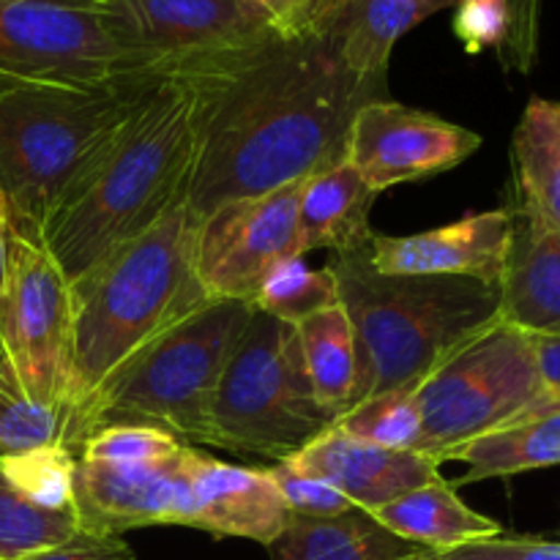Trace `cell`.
I'll list each match as a JSON object with an SVG mask.
<instances>
[{
    "mask_svg": "<svg viewBox=\"0 0 560 560\" xmlns=\"http://www.w3.org/2000/svg\"><path fill=\"white\" fill-rule=\"evenodd\" d=\"M304 180L241 197L197 222V277L208 299L255 304L266 273L299 252V197ZM304 257V255H301Z\"/></svg>",
    "mask_w": 560,
    "mask_h": 560,
    "instance_id": "12",
    "label": "cell"
},
{
    "mask_svg": "<svg viewBox=\"0 0 560 560\" xmlns=\"http://www.w3.org/2000/svg\"><path fill=\"white\" fill-rule=\"evenodd\" d=\"M377 191L345 162L310 175L299 197V252L331 249L334 255L366 249L375 235L370 224Z\"/></svg>",
    "mask_w": 560,
    "mask_h": 560,
    "instance_id": "19",
    "label": "cell"
},
{
    "mask_svg": "<svg viewBox=\"0 0 560 560\" xmlns=\"http://www.w3.org/2000/svg\"><path fill=\"white\" fill-rule=\"evenodd\" d=\"M328 268L355 339L359 375L350 408L419 386L454 350L501 320L498 288L476 279L381 273L366 249L334 255Z\"/></svg>",
    "mask_w": 560,
    "mask_h": 560,
    "instance_id": "4",
    "label": "cell"
},
{
    "mask_svg": "<svg viewBox=\"0 0 560 560\" xmlns=\"http://www.w3.org/2000/svg\"><path fill=\"white\" fill-rule=\"evenodd\" d=\"M277 27L288 36L301 33H320L323 25L342 5V0H260Z\"/></svg>",
    "mask_w": 560,
    "mask_h": 560,
    "instance_id": "38",
    "label": "cell"
},
{
    "mask_svg": "<svg viewBox=\"0 0 560 560\" xmlns=\"http://www.w3.org/2000/svg\"><path fill=\"white\" fill-rule=\"evenodd\" d=\"M170 71L195 93L197 151L186 206L197 222L224 202L268 195L345 162L359 109L388 98L386 80L350 71L328 33H273Z\"/></svg>",
    "mask_w": 560,
    "mask_h": 560,
    "instance_id": "1",
    "label": "cell"
},
{
    "mask_svg": "<svg viewBox=\"0 0 560 560\" xmlns=\"http://www.w3.org/2000/svg\"><path fill=\"white\" fill-rule=\"evenodd\" d=\"M77 454L66 446H44L0 457V479L44 509H74Z\"/></svg>",
    "mask_w": 560,
    "mask_h": 560,
    "instance_id": "30",
    "label": "cell"
},
{
    "mask_svg": "<svg viewBox=\"0 0 560 560\" xmlns=\"http://www.w3.org/2000/svg\"><path fill=\"white\" fill-rule=\"evenodd\" d=\"M512 11V33L503 47L501 60L506 69L528 74L539 55V31H541V9L545 0H506Z\"/></svg>",
    "mask_w": 560,
    "mask_h": 560,
    "instance_id": "35",
    "label": "cell"
},
{
    "mask_svg": "<svg viewBox=\"0 0 560 560\" xmlns=\"http://www.w3.org/2000/svg\"><path fill=\"white\" fill-rule=\"evenodd\" d=\"M481 148V135L394 98L364 104L350 126L348 159L377 195L457 167Z\"/></svg>",
    "mask_w": 560,
    "mask_h": 560,
    "instance_id": "13",
    "label": "cell"
},
{
    "mask_svg": "<svg viewBox=\"0 0 560 560\" xmlns=\"http://www.w3.org/2000/svg\"><path fill=\"white\" fill-rule=\"evenodd\" d=\"M195 446L164 463L77 459L74 506L80 528L124 536L148 525H184Z\"/></svg>",
    "mask_w": 560,
    "mask_h": 560,
    "instance_id": "14",
    "label": "cell"
},
{
    "mask_svg": "<svg viewBox=\"0 0 560 560\" xmlns=\"http://www.w3.org/2000/svg\"><path fill=\"white\" fill-rule=\"evenodd\" d=\"M536 355V370H539L541 392L525 410H520L506 427L523 424V421L547 419L560 413V334H541L530 337Z\"/></svg>",
    "mask_w": 560,
    "mask_h": 560,
    "instance_id": "36",
    "label": "cell"
},
{
    "mask_svg": "<svg viewBox=\"0 0 560 560\" xmlns=\"http://www.w3.org/2000/svg\"><path fill=\"white\" fill-rule=\"evenodd\" d=\"M9 375H11V370H9V366H5L3 355H0V381H3V377H9Z\"/></svg>",
    "mask_w": 560,
    "mask_h": 560,
    "instance_id": "40",
    "label": "cell"
},
{
    "mask_svg": "<svg viewBox=\"0 0 560 560\" xmlns=\"http://www.w3.org/2000/svg\"><path fill=\"white\" fill-rule=\"evenodd\" d=\"M195 151V93L164 71L102 164L38 235L69 284L186 200Z\"/></svg>",
    "mask_w": 560,
    "mask_h": 560,
    "instance_id": "2",
    "label": "cell"
},
{
    "mask_svg": "<svg viewBox=\"0 0 560 560\" xmlns=\"http://www.w3.org/2000/svg\"><path fill=\"white\" fill-rule=\"evenodd\" d=\"M372 517L392 534L430 547L435 552L454 550L470 541L501 536L503 528L498 520L479 514L457 495V487L446 479L430 481L419 490L405 492L397 501L386 503Z\"/></svg>",
    "mask_w": 560,
    "mask_h": 560,
    "instance_id": "23",
    "label": "cell"
},
{
    "mask_svg": "<svg viewBox=\"0 0 560 560\" xmlns=\"http://www.w3.org/2000/svg\"><path fill=\"white\" fill-rule=\"evenodd\" d=\"M277 560H435L430 547L413 545L383 528L364 509L339 517H293L277 545Z\"/></svg>",
    "mask_w": 560,
    "mask_h": 560,
    "instance_id": "21",
    "label": "cell"
},
{
    "mask_svg": "<svg viewBox=\"0 0 560 560\" xmlns=\"http://www.w3.org/2000/svg\"><path fill=\"white\" fill-rule=\"evenodd\" d=\"M334 304H339V288L331 268L326 266L315 271L306 266L304 257L293 255L279 260L266 273L252 310L299 326L301 320Z\"/></svg>",
    "mask_w": 560,
    "mask_h": 560,
    "instance_id": "27",
    "label": "cell"
},
{
    "mask_svg": "<svg viewBox=\"0 0 560 560\" xmlns=\"http://www.w3.org/2000/svg\"><path fill=\"white\" fill-rule=\"evenodd\" d=\"M115 38L104 0H0V91L156 74Z\"/></svg>",
    "mask_w": 560,
    "mask_h": 560,
    "instance_id": "9",
    "label": "cell"
},
{
    "mask_svg": "<svg viewBox=\"0 0 560 560\" xmlns=\"http://www.w3.org/2000/svg\"><path fill=\"white\" fill-rule=\"evenodd\" d=\"M514 208L560 233V102L534 96L512 135Z\"/></svg>",
    "mask_w": 560,
    "mask_h": 560,
    "instance_id": "22",
    "label": "cell"
},
{
    "mask_svg": "<svg viewBox=\"0 0 560 560\" xmlns=\"http://www.w3.org/2000/svg\"><path fill=\"white\" fill-rule=\"evenodd\" d=\"M178 438L148 424H109L91 432L80 446L77 459H102V463H164L184 448Z\"/></svg>",
    "mask_w": 560,
    "mask_h": 560,
    "instance_id": "31",
    "label": "cell"
},
{
    "mask_svg": "<svg viewBox=\"0 0 560 560\" xmlns=\"http://www.w3.org/2000/svg\"><path fill=\"white\" fill-rule=\"evenodd\" d=\"M454 33L465 52L479 55L485 49L503 52L512 33V11L506 0H459L454 16Z\"/></svg>",
    "mask_w": 560,
    "mask_h": 560,
    "instance_id": "33",
    "label": "cell"
},
{
    "mask_svg": "<svg viewBox=\"0 0 560 560\" xmlns=\"http://www.w3.org/2000/svg\"><path fill=\"white\" fill-rule=\"evenodd\" d=\"M539 392L528 334L501 320L492 323L416 386L421 413L416 452L443 465L463 443L506 427Z\"/></svg>",
    "mask_w": 560,
    "mask_h": 560,
    "instance_id": "8",
    "label": "cell"
},
{
    "mask_svg": "<svg viewBox=\"0 0 560 560\" xmlns=\"http://www.w3.org/2000/svg\"><path fill=\"white\" fill-rule=\"evenodd\" d=\"M211 301L186 200L71 284L69 402L77 413L145 345ZM82 443V441H80Z\"/></svg>",
    "mask_w": 560,
    "mask_h": 560,
    "instance_id": "3",
    "label": "cell"
},
{
    "mask_svg": "<svg viewBox=\"0 0 560 560\" xmlns=\"http://www.w3.org/2000/svg\"><path fill=\"white\" fill-rule=\"evenodd\" d=\"M252 312L244 301L211 299L145 345L80 410V441L109 424H148L208 446L213 394Z\"/></svg>",
    "mask_w": 560,
    "mask_h": 560,
    "instance_id": "6",
    "label": "cell"
},
{
    "mask_svg": "<svg viewBox=\"0 0 560 560\" xmlns=\"http://www.w3.org/2000/svg\"><path fill=\"white\" fill-rule=\"evenodd\" d=\"M104 5L115 38L159 71L282 33L260 0H104Z\"/></svg>",
    "mask_w": 560,
    "mask_h": 560,
    "instance_id": "11",
    "label": "cell"
},
{
    "mask_svg": "<svg viewBox=\"0 0 560 560\" xmlns=\"http://www.w3.org/2000/svg\"><path fill=\"white\" fill-rule=\"evenodd\" d=\"M512 206L468 213L446 228L413 235H372L375 271L397 277H463L498 288L512 246Z\"/></svg>",
    "mask_w": 560,
    "mask_h": 560,
    "instance_id": "15",
    "label": "cell"
},
{
    "mask_svg": "<svg viewBox=\"0 0 560 560\" xmlns=\"http://www.w3.org/2000/svg\"><path fill=\"white\" fill-rule=\"evenodd\" d=\"M44 446H66L80 454L77 413L69 405L27 397L14 375L0 381V457Z\"/></svg>",
    "mask_w": 560,
    "mask_h": 560,
    "instance_id": "26",
    "label": "cell"
},
{
    "mask_svg": "<svg viewBox=\"0 0 560 560\" xmlns=\"http://www.w3.org/2000/svg\"><path fill=\"white\" fill-rule=\"evenodd\" d=\"M162 74L0 91V195L20 233L31 238L44 233L102 164Z\"/></svg>",
    "mask_w": 560,
    "mask_h": 560,
    "instance_id": "5",
    "label": "cell"
},
{
    "mask_svg": "<svg viewBox=\"0 0 560 560\" xmlns=\"http://www.w3.org/2000/svg\"><path fill=\"white\" fill-rule=\"evenodd\" d=\"M16 224L11 217V208L5 202V197L0 195V304H3L5 284H9V271H11V246H14Z\"/></svg>",
    "mask_w": 560,
    "mask_h": 560,
    "instance_id": "39",
    "label": "cell"
},
{
    "mask_svg": "<svg viewBox=\"0 0 560 560\" xmlns=\"http://www.w3.org/2000/svg\"><path fill=\"white\" fill-rule=\"evenodd\" d=\"M459 0H342L320 33H328L339 58L366 80H386L394 47L408 31Z\"/></svg>",
    "mask_w": 560,
    "mask_h": 560,
    "instance_id": "20",
    "label": "cell"
},
{
    "mask_svg": "<svg viewBox=\"0 0 560 560\" xmlns=\"http://www.w3.org/2000/svg\"><path fill=\"white\" fill-rule=\"evenodd\" d=\"M334 430L353 441L372 443L394 452H416L421 438V413L416 386L397 388L381 397L364 399L334 421Z\"/></svg>",
    "mask_w": 560,
    "mask_h": 560,
    "instance_id": "29",
    "label": "cell"
},
{
    "mask_svg": "<svg viewBox=\"0 0 560 560\" xmlns=\"http://www.w3.org/2000/svg\"><path fill=\"white\" fill-rule=\"evenodd\" d=\"M284 463L323 479L342 492L355 509L370 514L402 498L405 492L443 479L441 465L424 454L394 452L353 441L334 427Z\"/></svg>",
    "mask_w": 560,
    "mask_h": 560,
    "instance_id": "17",
    "label": "cell"
},
{
    "mask_svg": "<svg viewBox=\"0 0 560 560\" xmlns=\"http://www.w3.org/2000/svg\"><path fill=\"white\" fill-rule=\"evenodd\" d=\"M0 355L27 397L71 408V284L47 246L20 230L0 304Z\"/></svg>",
    "mask_w": 560,
    "mask_h": 560,
    "instance_id": "10",
    "label": "cell"
},
{
    "mask_svg": "<svg viewBox=\"0 0 560 560\" xmlns=\"http://www.w3.org/2000/svg\"><path fill=\"white\" fill-rule=\"evenodd\" d=\"M448 459L468 468L454 487L552 468V465H560V413L487 432L454 448L446 463Z\"/></svg>",
    "mask_w": 560,
    "mask_h": 560,
    "instance_id": "24",
    "label": "cell"
},
{
    "mask_svg": "<svg viewBox=\"0 0 560 560\" xmlns=\"http://www.w3.org/2000/svg\"><path fill=\"white\" fill-rule=\"evenodd\" d=\"M435 560H560V541L501 534L438 552Z\"/></svg>",
    "mask_w": 560,
    "mask_h": 560,
    "instance_id": "34",
    "label": "cell"
},
{
    "mask_svg": "<svg viewBox=\"0 0 560 560\" xmlns=\"http://www.w3.org/2000/svg\"><path fill=\"white\" fill-rule=\"evenodd\" d=\"M306 375L299 331L266 312H252L211 405L208 446L284 463L331 430Z\"/></svg>",
    "mask_w": 560,
    "mask_h": 560,
    "instance_id": "7",
    "label": "cell"
},
{
    "mask_svg": "<svg viewBox=\"0 0 560 560\" xmlns=\"http://www.w3.org/2000/svg\"><path fill=\"white\" fill-rule=\"evenodd\" d=\"M304 353L306 375L317 402L334 416V421L350 408L355 392V339L353 326L342 304L315 312L295 326Z\"/></svg>",
    "mask_w": 560,
    "mask_h": 560,
    "instance_id": "25",
    "label": "cell"
},
{
    "mask_svg": "<svg viewBox=\"0 0 560 560\" xmlns=\"http://www.w3.org/2000/svg\"><path fill=\"white\" fill-rule=\"evenodd\" d=\"M22 560H137L135 550L126 545L124 536L96 534V530L80 528L63 545L49 547V550L36 552Z\"/></svg>",
    "mask_w": 560,
    "mask_h": 560,
    "instance_id": "37",
    "label": "cell"
},
{
    "mask_svg": "<svg viewBox=\"0 0 560 560\" xmlns=\"http://www.w3.org/2000/svg\"><path fill=\"white\" fill-rule=\"evenodd\" d=\"M514 213L506 271L498 284V317L528 337L560 334V233Z\"/></svg>",
    "mask_w": 560,
    "mask_h": 560,
    "instance_id": "18",
    "label": "cell"
},
{
    "mask_svg": "<svg viewBox=\"0 0 560 560\" xmlns=\"http://www.w3.org/2000/svg\"><path fill=\"white\" fill-rule=\"evenodd\" d=\"M290 523L293 512L268 470L219 463L197 452L184 525L273 547Z\"/></svg>",
    "mask_w": 560,
    "mask_h": 560,
    "instance_id": "16",
    "label": "cell"
},
{
    "mask_svg": "<svg viewBox=\"0 0 560 560\" xmlns=\"http://www.w3.org/2000/svg\"><path fill=\"white\" fill-rule=\"evenodd\" d=\"M273 485L282 492L284 503L293 512V517H306V520H326V517H339V514L355 509L348 498L339 490H334L331 485H326L317 476L304 474V470H295L290 463H277L273 468H268Z\"/></svg>",
    "mask_w": 560,
    "mask_h": 560,
    "instance_id": "32",
    "label": "cell"
},
{
    "mask_svg": "<svg viewBox=\"0 0 560 560\" xmlns=\"http://www.w3.org/2000/svg\"><path fill=\"white\" fill-rule=\"evenodd\" d=\"M80 530L74 509H44L0 479V560H22L63 545Z\"/></svg>",
    "mask_w": 560,
    "mask_h": 560,
    "instance_id": "28",
    "label": "cell"
}]
</instances>
